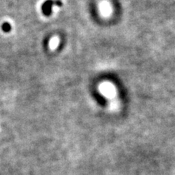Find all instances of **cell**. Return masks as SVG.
Wrapping results in <instances>:
<instances>
[{
    "instance_id": "obj_1",
    "label": "cell",
    "mask_w": 175,
    "mask_h": 175,
    "mask_svg": "<svg viewBox=\"0 0 175 175\" xmlns=\"http://www.w3.org/2000/svg\"><path fill=\"white\" fill-rule=\"evenodd\" d=\"M2 28H3V30L5 31V32H9L10 29V25L8 23H4V24L2 26Z\"/></svg>"
}]
</instances>
